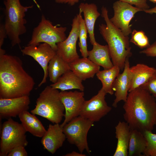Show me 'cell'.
<instances>
[{
  "mask_svg": "<svg viewBox=\"0 0 156 156\" xmlns=\"http://www.w3.org/2000/svg\"><path fill=\"white\" fill-rule=\"evenodd\" d=\"M83 91H61L60 96L65 108L64 119L60 125L63 127L73 119L79 116L85 101Z\"/></svg>",
  "mask_w": 156,
  "mask_h": 156,
  "instance_id": "4fadbf2b",
  "label": "cell"
},
{
  "mask_svg": "<svg viewBox=\"0 0 156 156\" xmlns=\"http://www.w3.org/2000/svg\"><path fill=\"white\" fill-rule=\"evenodd\" d=\"M58 89L47 86L40 94L35 108L31 112L45 118L53 124L60 123L64 116L65 108Z\"/></svg>",
  "mask_w": 156,
  "mask_h": 156,
  "instance_id": "5b68a950",
  "label": "cell"
},
{
  "mask_svg": "<svg viewBox=\"0 0 156 156\" xmlns=\"http://www.w3.org/2000/svg\"><path fill=\"white\" fill-rule=\"evenodd\" d=\"M66 139L63 127L59 123L50 124L41 142L45 149L54 154L62 146Z\"/></svg>",
  "mask_w": 156,
  "mask_h": 156,
  "instance_id": "9a60e30c",
  "label": "cell"
},
{
  "mask_svg": "<svg viewBox=\"0 0 156 156\" xmlns=\"http://www.w3.org/2000/svg\"><path fill=\"white\" fill-rule=\"evenodd\" d=\"M82 81L70 70L60 77L56 83L50 86L54 88L60 89L61 91L75 89L83 91L85 87Z\"/></svg>",
  "mask_w": 156,
  "mask_h": 156,
  "instance_id": "603a6c76",
  "label": "cell"
},
{
  "mask_svg": "<svg viewBox=\"0 0 156 156\" xmlns=\"http://www.w3.org/2000/svg\"><path fill=\"white\" fill-rule=\"evenodd\" d=\"M140 87L147 91L156 100V68L152 75Z\"/></svg>",
  "mask_w": 156,
  "mask_h": 156,
  "instance_id": "f546056e",
  "label": "cell"
},
{
  "mask_svg": "<svg viewBox=\"0 0 156 156\" xmlns=\"http://www.w3.org/2000/svg\"><path fill=\"white\" fill-rule=\"evenodd\" d=\"M107 94L102 88L90 99L85 101L79 116L93 122L99 121L111 110L105 100Z\"/></svg>",
  "mask_w": 156,
  "mask_h": 156,
  "instance_id": "30bf717a",
  "label": "cell"
},
{
  "mask_svg": "<svg viewBox=\"0 0 156 156\" xmlns=\"http://www.w3.org/2000/svg\"><path fill=\"white\" fill-rule=\"evenodd\" d=\"M34 115L26 111L21 113L18 116L26 132L35 136L42 138L47 130L41 121Z\"/></svg>",
  "mask_w": 156,
  "mask_h": 156,
  "instance_id": "7402d4cb",
  "label": "cell"
},
{
  "mask_svg": "<svg viewBox=\"0 0 156 156\" xmlns=\"http://www.w3.org/2000/svg\"><path fill=\"white\" fill-rule=\"evenodd\" d=\"M130 68L128 59L125 61L122 73L118 75L113 83L112 89L115 92V98L112 106L114 107H117L119 102L122 101L125 102L127 99L131 82Z\"/></svg>",
  "mask_w": 156,
  "mask_h": 156,
  "instance_id": "2e32d148",
  "label": "cell"
},
{
  "mask_svg": "<svg viewBox=\"0 0 156 156\" xmlns=\"http://www.w3.org/2000/svg\"><path fill=\"white\" fill-rule=\"evenodd\" d=\"M128 3L131 5H134L137 8L142 11L149 8V6L147 4L146 0H119Z\"/></svg>",
  "mask_w": 156,
  "mask_h": 156,
  "instance_id": "4dcf8cb0",
  "label": "cell"
},
{
  "mask_svg": "<svg viewBox=\"0 0 156 156\" xmlns=\"http://www.w3.org/2000/svg\"><path fill=\"white\" fill-rule=\"evenodd\" d=\"M5 51L2 48L0 49V55L5 54Z\"/></svg>",
  "mask_w": 156,
  "mask_h": 156,
  "instance_id": "74e56055",
  "label": "cell"
},
{
  "mask_svg": "<svg viewBox=\"0 0 156 156\" xmlns=\"http://www.w3.org/2000/svg\"><path fill=\"white\" fill-rule=\"evenodd\" d=\"M79 8L84 16V20L87 27L91 44L93 45L96 42L94 33V26L97 18L100 16L96 5L94 3H81Z\"/></svg>",
  "mask_w": 156,
  "mask_h": 156,
  "instance_id": "d6986e66",
  "label": "cell"
},
{
  "mask_svg": "<svg viewBox=\"0 0 156 156\" xmlns=\"http://www.w3.org/2000/svg\"><path fill=\"white\" fill-rule=\"evenodd\" d=\"M65 156H86L85 154H83L81 153H78L75 151H73L72 152L68 153L66 154Z\"/></svg>",
  "mask_w": 156,
  "mask_h": 156,
  "instance_id": "d590c367",
  "label": "cell"
},
{
  "mask_svg": "<svg viewBox=\"0 0 156 156\" xmlns=\"http://www.w3.org/2000/svg\"><path fill=\"white\" fill-rule=\"evenodd\" d=\"M95 64L103 67L104 69L112 67L114 65L107 45H102L96 42L93 45L92 50L88 51V57Z\"/></svg>",
  "mask_w": 156,
  "mask_h": 156,
  "instance_id": "44dd1931",
  "label": "cell"
},
{
  "mask_svg": "<svg viewBox=\"0 0 156 156\" xmlns=\"http://www.w3.org/2000/svg\"><path fill=\"white\" fill-rule=\"evenodd\" d=\"M27 155L25 147L19 146L11 150L9 152L8 156H27Z\"/></svg>",
  "mask_w": 156,
  "mask_h": 156,
  "instance_id": "1f68e13d",
  "label": "cell"
},
{
  "mask_svg": "<svg viewBox=\"0 0 156 156\" xmlns=\"http://www.w3.org/2000/svg\"><path fill=\"white\" fill-rule=\"evenodd\" d=\"M29 96L12 98H0V118L15 117L22 112L28 111L30 103Z\"/></svg>",
  "mask_w": 156,
  "mask_h": 156,
  "instance_id": "5bb4252c",
  "label": "cell"
},
{
  "mask_svg": "<svg viewBox=\"0 0 156 156\" xmlns=\"http://www.w3.org/2000/svg\"><path fill=\"white\" fill-rule=\"evenodd\" d=\"M144 11L146 13L149 14H156V6L153 8L145 10Z\"/></svg>",
  "mask_w": 156,
  "mask_h": 156,
  "instance_id": "8d00e7d4",
  "label": "cell"
},
{
  "mask_svg": "<svg viewBox=\"0 0 156 156\" xmlns=\"http://www.w3.org/2000/svg\"><path fill=\"white\" fill-rule=\"evenodd\" d=\"M101 10V15L106 24L99 25L100 33L107 44L114 66H118L120 70H122L126 60L132 55L129 37L112 23L105 7L103 6Z\"/></svg>",
  "mask_w": 156,
  "mask_h": 156,
  "instance_id": "3957f363",
  "label": "cell"
},
{
  "mask_svg": "<svg viewBox=\"0 0 156 156\" xmlns=\"http://www.w3.org/2000/svg\"><path fill=\"white\" fill-rule=\"evenodd\" d=\"M3 4L4 24L8 37L12 47L19 45L21 41L20 36L27 31L25 13L33 5L23 6L20 0H4Z\"/></svg>",
  "mask_w": 156,
  "mask_h": 156,
  "instance_id": "277c9868",
  "label": "cell"
},
{
  "mask_svg": "<svg viewBox=\"0 0 156 156\" xmlns=\"http://www.w3.org/2000/svg\"><path fill=\"white\" fill-rule=\"evenodd\" d=\"M123 108L124 118L131 129L152 131L156 125V100L141 87L129 92Z\"/></svg>",
  "mask_w": 156,
  "mask_h": 156,
  "instance_id": "7a4b0ae2",
  "label": "cell"
},
{
  "mask_svg": "<svg viewBox=\"0 0 156 156\" xmlns=\"http://www.w3.org/2000/svg\"><path fill=\"white\" fill-rule=\"evenodd\" d=\"M26 132L21 123L11 118L4 122L1 129L0 156H8L11 150L17 146H27L28 142Z\"/></svg>",
  "mask_w": 156,
  "mask_h": 156,
  "instance_id": "52a82bcc",
  "label": "cell"
},
{
  "mask_svg": "<svg viewBox=\"0 0 156 156\" xmlns=\"http://www.w3.org/2000/svg\"><path fill=\"white\" fill-rule=\"evenodd\" d=\"M88 32L83 18L81 17L80 21L79 31V45L81 55L83 57H88V51L87 48V34Z\"/></svg>",
  "mask_w": 156,
  "mask_h": 156,
  "instance_id": "4316f807",
  "label": "cell"
},
{
  "mask_svg": "<svg viewBox=\"0 0 156 156\" xmlns=\"http://www.w3.org/2000/svg\"><path fill=\"white\" fill-rule=\"evenodd\" d=\"M21 51L23 55L32 57L43 69L44 76L38 85V87L40 86L46 82L48 76V64L50 61L56 54V51L46 43H40L38 46L27 45Z\"/></svg>",
  "mask_w": 156,
  "mask_h": 156,
  "instance_id": "7c38bea8",
  "label": "cell"
},
{
  "mask_svg": "<svg viewBox=\"0 0 156 156\" xmlns=\"http://www.w3.org/2000/svg\"><path fill=\"white\" fill-rule=\"evenodd\" d=\"M50 81L56 83L63 75L70 70L69 64L57 54L49 62L48 68Z\"/></svg>",
  "mask_w": 156,
  "mask_h": 156,
  "instance_id": "d4e9b609",
  "label": "cell"
},
{
  "mask_svg": "<svg viewBox=\"0 0 156 156\" xmlns=\"http://www.w3.org/2000/svg\"><path fill=\"white\" fill-rule=\"evenodd\" d=\"M120 69L116 66L112 68L99 71L96 74L97 78L101 82V88L107 94L112 95L114 93L112 89L113 83L117 76L120 73Z\"/></svg>",
  "mask_w": 156,
  "mask_h": 156,
  "instance_id": "484cf974",
  "label": "cell"
},
{
  "mask_svg": "<svg viewBox=\"0 0 156 156\" xmlns=\"http://www.w3.org/2000/svg\"><path fill=\"white\" fill-rule=\"evenodd\" d=\"M131 34L130 42L141 49H146L150 45L148 39L143 31L134 29Z\"/></svg>",
  "mask_w": 156,
  "mask_h": 156,
  "instance_id": "83f0119b",
  "label": "cell"
},
{
  "mask_svg": "<svg viewBox=\"0 0 156 156\" xmlns=\"http://www.w3.org/2000/svg\"><path fill=\"white\" fill-rule=\"evenodd\" d=\"M114 15L110 19L112 23L121 30L126 36L131 33V25L130 23L138 12L142 11L128 3L117 1L113 4Z\"/></svg>",
  "mask_w": 156,
  "mask_h": 156,
  "instance_id": "8fae6325",
  "label": "cell"
},
{
  "mask_svg": "<svg viewBox=\"0 0 156 156\" xmlns=\"http://www.w3.org/2000/svg\"><path fill=\"white\" fill-rule=\"evenodd\" d=\"M80 0H54L55 2L58 3L67 4L70 6H73L77 3ZM86 1V0H83Z\"/></svg>",
  "mask_w": 156,
  "mask_h": 156,
  "instance_id": "e575fe53",
  "label": "cell"
},
{
  "mask_svg": "<svg viewBox=\"0 0 156 156\" xmlns=\"http://www.w3.org/2000/svg\"><path fill=\"white\" fill-rule=\"evenodd\" d=\"M146 146V140L143 132L137 129H131L128 156H144Z\"/></svg>",
  "mask_w": 156,
  "mask_h": 156,
  "instance_id": "cb8c5ba5",
  "label": "cell"
},
{
  "mask_svg": "<svg viewBox=\"0 0 156 156\" xmlns=\"http://www.w3.org/2000/svg\"><path fill=\"white\" fill-rule=\"evenodd\" d=\"M156 68L144 64H138L130 67L131 82L129 92L140 87L152 75Z\"/></svg>",
  "mask_w": 156,
  "mask_h": 156,
  "instance_id": "ac0fdd59",
  "label": "cell"
},
{
  "mask_svg": "<svg viewBox=\"0 0 156 156\" xmlns=\"http://www.w3.org/2000/svg\"><path fill=\"white\" fill-rule=\"evenodd\" d=\"M140 53L144 54L147 56L156 57V41L148 47L140 51Z\"/></svg>",
  "mask_w": 156,
  "mask_h": 156,
  "instance_id": "d6a6232c",
  "label": "cell"
},
{
  "mask_svg": "<svg viewBox=\"0 0 156 156\" xmlns=\"http://www.w3.org/2000/svg\"><path fill=\"white\" fill-rule=\"evenodd\" d=\"M69 64L70 70L82 81L93 78L100 70V66L88 57L79 58Z\"/></svg>",
  "mask_w": 156,
  "mask_h": 156,
  "instance_id": "e0dca14e",
  "label": "cell"
},
{
  "mask_svg": "<svg viewBox=\"0 0 156 156\" xmlns=\"http://www.w3.org/2000/svg\"><path fill=\"white\" fill-rule=\"evenodd\" d=\"M81 11L72 20L71 29L68 36L63 41L57 44L56 54L68 63L74 61L79 58L77 51V43L79 38L80 21Z\"/></svg>",
  "mask_w": 156,
  "mask_h": 156,
  "instance_id": "9c48e42d",
  "label": "cell"
},
{
  "mask_svg": "<svg viewBox=\"0 0 156 156\" xmlns=\"http://www.w3.org/2000/svg\"><path fill=\"white\" fill-rule=\"evenodd\" d=\"M94 122L79 116L73 119L63 127V131L68 142L77 146L79 152L84 150L90 154L87 142L88 133Z\"/></svg>",
  "mask_w": 156,
  "mask_h": 156,
  "instance_id": "ba28073f",
  "label": "cell"
},
{
  "mask_svg": "<svg viewBox=\"0 0 156 156\" xmlns=\"http://www.w3.org/2000/svg\"><path fill=\"white\" fill-rule=\"evenodd\" d=\"M8 37L4 23H0V49L2 48L5 39Z\"/></svg>",
  "mask_w": 156,
  "mask_h": 156,
  "instance_id": "836d02e7",
  "label": "cell"
},
{
  "mask_svg": "<svg viewBox=\"0 0 156 156\" xmlns=\"http://www.w3.org/2000/svg\"><path fill=\"white\" fill-rule=\"evenodd\" d=\"M66 27H57L42 14L41 21L33 31L31 39L27 45L38 46L41 43L49 44L56 51L57 44L65 40L67 37Z\"/></svg>",
  "mask_w": 156,
  "mask_h": 156,
  "instance_id": "8992f818",
  "label": "cell"
},
{
  "mask_svg": "<svg viewBox=\"0 0 156 156\" xmlns=\"http://www.w3.org/2000/svg\"><path fill=\"white\" fill-rule=\"evenodd\" d=\"M35 84L20 58L5 54L0 55V98L29 96Z\"/></svg>",
  "mask_w": 156,
  "mask_h": 156,
  "instance_id": "6da1fadb",
  "label": "cell"
},
{
  "mask_svg": "<svg viewBox=\"0 0 156 156\" xmlns=\"http://www.w3.org/2000/svg\"><path fill=\"white\" fill-rule=\"evenodd\" d=\"M143 133L147 142L144 156H156V134L148 131H145Z\"/></svg>",
  "mask_w": 156,
  "mask_h": 156,
  "instance_id": "f1b7e54d",
  "label": "cell"
},
{
  "mask_svg": "<svg viewBox=\"0 0 156 156\" xmlns=\"http://www.w3.org/2000/svg\"><path fill=\"white\" fill-rule=\"evenodd\" d=\"M117 143L114 156H127L131 129L128 123L119 121L115 127Z\"/></svg>",
  "mask_w": 156,
  "mask_h": 156,
  "instance_id": "ffe728a7",
  "label": "cell"
},
{
  "mask_svg": "<svg viewBox=\"0 0 156 156\" xmlns=\"http://www.w3.org/2000/svg\"><path fill=\"white\" fill-rule=\"evenodd\" d=\"M149 0L150 1H151L154 3H156V0Z\"/></svg>",
  "mask_w": 156,
  "mask_h": 156,
  "instance_id": "f35d334b",
  "label": "cell"
}]
</instances>
